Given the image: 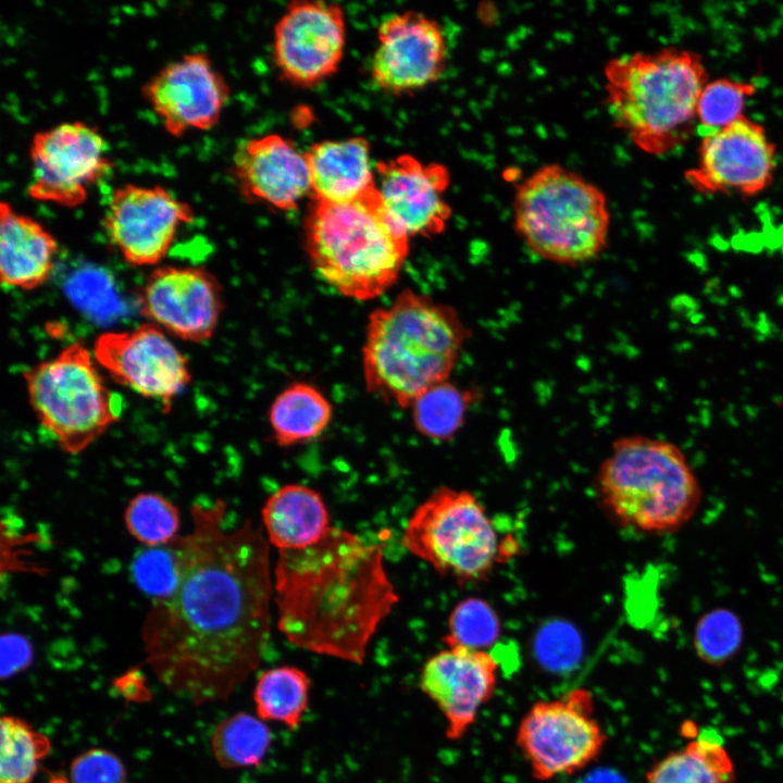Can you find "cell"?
Wrapping results in <instances>:
<instances>
[{
  "label": "cell",
  "instance_id": "9",
  "mask_svg": "<svg viewBox=\"0 0 783 783\" xmlns=\"http://www.w3.org/2000/svg\"><path fill=\"white\" fill-rule=\"evenodd\" d=\"M401 544L460 583L487 577L504 557L497 529L478 498L448 486L435 489L414 509Z\"/></svg>",
  "mask_w": 783,
  "mask_h": 783
},
{
  "label": "cell",
  "instance_id": "11",
  "mask_svg": "<svg viewBox=\"0 0 783 783\" xmlns=\"http://www.w3.org/2000/svg\"><path fill=\"white\" fill-rule=\"evenodd\" d=\"M28 156V196L65 208L84 203L90 188L113 166L104 137L83 121L62 122L34 133Z\"/></svg>",
  "mask_w": 783,
  "mask_h": 783
},
{
  "label": "cell",
  "instance_id": "37",
  "mask_svg": "<svg viewBox=\"0 0 783 783\" xmlns=\"http://www.w3.org/2000/svg\"><path fill=\"white\" fill-rule=\"evenodd\" d=\"M537 654L551 666L570 662L579 652L580 641L574 630L566 623L546 625L536 641Z\"/></svg>",
  "mask_w": 783,
  "mask_h": 783
},
{
  "label": "cell",
  "instance_id": "26",
  "mask_svg": "<svg viewBox=\"0 0 783 783\" xmlns=\"http://www.w3.org/2000/svg\"><path fill=\"white\" fill-rule=\"evenodd\" d=\"M333 407L314 385L295 382L274 398L269 423L275 443L291 447L319 437L328 426Z\"/></svg>",
  "mask_w": 783,
  "mask_h": 783
},
{
  "label": "cell",
  "instance_id": "21",
  "mask_svg": "<svg viewBox=\"0 0 783 783\" xmlns=\"http://www.w3.org/2000/svg\"><path fill=\"white\" fill-rule=\"evenodd\" d=\"M231 170L239 194L252 203L288 211L311 192L306 152L278 134L243 141Z\"/></svg>",
  "mask_w": 783,
  "mask_h": 783
},
{
  "label": "cell",
  "instance_id": "25",
  "mask_svg": "<svg viewBox=\"0 0 783 783\" xmlns=\"http://www.w3.org/2000/svg\"><path fill=\"white\" fill-rule=\"evenodd\" d=\"M646 783H736L732 757L716 732L700 731L682 749L657 760L645 774Z\"/></svg>",
  "mask_w": 783,
  "mask_h": 783
},
{
  "label": "cell",
  "instance_id": "20",
  "mask_svg": "<svg viewBox=\"0 0 783 783\" xmlns=\"http://www.w3.org/2000/svg\"><path fill=\"white\" fill-rule=\"evenodd\" d=\"M499 662L487 650L447 647L430 657L420 674L421 691L446 720V737L461 739L497 688Z\"/></svg>",
  "mask_w": 783,
  "mask_h": 783
},
{
  "label": "cell",
  "instance_id": "19",
  "mask_svg": "<svg viewBox=\"0 0 783 783\" xmlns=\"http://www.w3.org/2000/svg\"><path fill=\"white\" fill-rule=\"evenodd\" d=\"M376 189L393 225L409 239L444 232L451 207L446 200L448 169L400 154L375 164Z\"/></svg>",
  "mask_w": 783,
  "mask_h": 783
},
{
  "label": "cell",
  "instance_id": "12",
  "mask_svg": "<svg viewBox=\"0 0 783 783\" xmlns=\"http://www.w3.org/2000/svg\"><path fill=\"white\" fill-rule=\"evenodd\" d=\"M194 216V208L166 187L126 183L111 191L103 228L125 262L156 268Z\"/></svg>",
  "mask_w": 783,
  "mask_h": 783
},
{
  "label": "cell",
  "instance_id": "28",
  "mask_svg": "<svg viewBox=\"0 0 783 783\" xmlns=\"http://www.w3.org/2000/svg\"><path fill=\"white\" fill-rule=\"evenodd\" d=\"M480 394L476 388L461 387L449 381L430 387L410 406L414 428L433 440L451 439L463 426L467 413Z\"/></svg>",
  "mask_w": 783,
  "mask_h": 783
},
{
  "label": "cell",
  "instance_id": "2",
  "mask_svg": "<svg viewBox=\"0 0 783 783\" xmlns=\"http://www.w3.org/2000/svg\"><path fill=\"white\" fill-rule=\"evenodd\" d=\"M273 587L290 644L356 664L399 601L383 547L336 526L309 547L278 550Z\"/></svg>",
  "mask_w": 783,
  "mask_h": 783
},
{
  "label": "cell",
  "instance_id": "39",
  "mask_svg": "<svg viewBox=\"0 0 783 783\" xmlns=\"http://www.w3.org/2000/svg\"><path fill=\"white\" fill-rule=\"evenodd\" d=\"M680 733L683 737L692 741L698 737L700 730L694 721L686 720L682 722L680 726Z\"/></svg>",
  "mask_w": 783,
  "mask_h": 783
},
{
  "label": "cell",
  "instance_id": "17",
  "mask_svg": "<svg viewBox=\"0 0 783 783\" xmlns=\"http://www.w3.org/2000/svg\"><path fill=\"white\" fill-rule=\"evenodd\" d=\"M229 92L227 80L203 51L165 63L140 87L142 98L174 137L213 127Z\"/></svg>",
  "mask_w": 783,
  "mask_h": 783
},
{
  "label": "cell",
  "instance_id": "29",
  "mask_svg": "<svg viewBox=\"0 0 783 783\" xmlns=\"http://www.w3.org/2000/svg\"><path fill=\"white\" fill-rule=\"evenodd\" d=\"M271 744L270 728L248 712H237L221 721L210 741L214 759L224 769L260 766Z\"/></svg>",
  "mask_w": 783,
  "mask_h": 783
},
{
  "label": "cell",
  "instance_id": "1",
  "mask_svg": "<svg viewBox=\"0 0 783 783\" xmlns=\"http://www.w3.org/2000/svg\"><path fill=\"white\" fill-rule=\"evenodd\" d=\"M225 512L221 498L192 505L190 532L172 543L176 584L140 631L158 681L197 706L226 700L260 666L271 634L270 543L250 521L226 530Z\"/></svg>",
  "mask_w": 783,
  "mask_h": 783
},
{
  "label": "cell",
  "instance_id": "3",
  "mask_svg": "<svg viewBox=\"0 0 783 783\" xmlns=\"http://www.w3.org/2000/svg\"><path fill=\"white\" fill-rule=\"evenodd\" d=\"M470 334L453 307L403 289L368 318L362 347L366 391L410 408L423 391L448 381Z\"/></svg>",
  "mask_w": 783,
  "mask_h": 783
},
{
  "label": "cell",
  "instance_id": "32",
  "mask_svg": "<svg viewBox=\"0 0 783 783\" xmlns=\"http://www.w3.org/2000/svg\"><path fill=\"white\" fill-rule=\"evenodd\" d=\"M744 627L739 617L731 609L714 608L700 616L693 633L697 657L711 667H722L741 651Z\"/></svg>",
  "mask_w": 783,
  "mask_h": 783
},
{
  "label": "cell",
  "instance_id": "14",
  "mask_svg": "<svg viewBox=\"0 0 783 783\" xmlns=\"http://www.w3.org/2000/svg\"><path fill=\"white\" fill-rule=\"evenodd\" d=\"M94 357L117 384L159 401L164 413L191 382L186 356L150 322L101 333L95 340Z\"/></svg>",
  "mask_w": 783,
  "mask_h": 783
},
{
  "label": "cell",
  "instance_id": "30",
  "mask_svg": "<svg viewBox=\"0 0 783 783\" xmlns=\"http://www.w3.org/2000/svg\"><path fill=\"white\" fill-rule=\"evenodd\" d=\"M0 748V783H32L42 758L51 750V742L27 721L2 716Z\"/></svg>",
  "mask_w": 783,
  "mask_h": 783
},
{
  "label": "cell",
  "instance_id": "16",
  "mask_svg": "<svg viewBox=\"0 0 783 783\" xmlns=\"http://www.w3.org/2000/svg\"><path fill=\"white\" fill-rule=\"evenodd\" d=\"M346 45L340 5L323 1L291 2L273 35V59L288 83L313 87L338 69Z\"/></svg>",
  "mask_w": 783,
  "mask_h": 783
},
{
  "label": "cell",
  "instance_id": "24",
  "mask_svg": "<svg viewBox=\"0 0 783 783\" xmlns=\"http://www.w3.org/2000/svg\"><path fill=\"white\" fill-rule=\"evenodd\" d=\"M261 514L265 536L278 550L309 547L332 527L321 494L300 484L284 485L270 495Z\"/></svg>",
  "mask_w": 783,
  "mask_h": 783
},
{
  "label": "cell",
  "instance_id": "10",
  "mask_svg": "<svg viewBox=\"0 0 783 783\" xmlns=\"http://www.w3.org/2000/svg\"><path fill=\"white\" fill-rule=\"evenodd\" d=\"M608 736L596 717L593 694L576 687L534 703L520 720L515 745L533 779L571 775L595 762Z\"/></svg>",
  "mask_w": 783,
  "mask_h": 783
},
{
  "label": "cell",
  "instance_id": "18",
  "mask_svg": "<svg viewBox=\"0 0 783 783\" xmlns=\"http://www.w3.org/2000/svg\"><path fill=\"white\" fill-rule=\"evenodd\" d=\"M446 62L445 35L434 18L406 11L380 24L371 75L383 91L399 96L423 89L442 76Z\"/></svg>",
  "mask_w": 783,
  "mask_h": 783
},
{
  "label": "cell",
  "instance_id": "5",
  "mask_svg": "<svg viewBox=\"0 0 783 783\" xmlns=\"http://www.w3.org/2000/svg\"><path fill=\"white\" fill-rule=\"evenodd\" d=\"M313 271L340 295L375 299L398 279L410 239L387 217L377 189L348 202L313 201L304 219Z\"/></svg>",
  "mask_w": 783,
  "mask_h": 783
},
{
  "label": "cell",
  "instance_id": "6",
  "mask_svg": "<svg viewBox=\"0 0 783 783\" xmlns=\"http://www.w3.org/2000/svg\"><path fill=\"white\" fill-rule=\"evenodd\" d=\"M596 490L602 508L619 525L648 534L682 529L703 496L680 447L635 434L612 443L597 471Z\"/></svg>",
  "mask_w": 783,
  "mask_h": 783
},
{
  "label": "cell",
  "instance_id": "35",
  "mask_svg": "<svg viewBox=\"0 0 783 783\" xmlns=\"http://www.w3.org/2000/svg\"><path fill=\"white\" fill-rule=\"evenodd\" d=\"M132 574L141 592L159 599L167 596L177 581L173 544L145 549L136 555Z\"/></svg>",
  "mask_w": 783,
  "mask_h": 783
},
{
  "label": "cell",
  "instance_id": "8",
  "mask_svg": "<svg viewBox=\"0 0 783 783\" xmlns=\"http://www.w3.org/2000/svg\"><path fill=\"white\" fill-rule=\"evenodd\" d=\"M82 343L23 372L27 398L41 427L61 450L79 453L121 418V403Z\"/></svg>",
  "mask_w": 783,
  "mask_h": 783
},
{
  "label": "cell",
  "instance_id": "36",
  "mask_svg": "<svg viewBox=\"0 0 783 783\" xmlns=\"http://www.w3.org/2000/svg\"><path fill=\"white\" fill-rule=\"evenodd\" d=\"M70 783H127L121 758L109 749L94 747L77 755L69 768Z\"/></svg>",
  "mask_w": 783,
  "mask_h": 783
},
{
  "label": "cell",
  "instance_id": "34",
  "mask_svg": "<svg viewBox=\"0 0 783 783\" xmlns=\"http://www.w3.org/2000/svg\"><path fill=\"white\" fill-rule=\"evenodd\" d=\"M757 86L719 77L704 86L696 109V121L707 133L718 130L741 116L748 98L756 94Z\"/></svg>",
  "mask_w": 783,
  "mask_h": 783
},
{
  "label": "cell",
  "instance_id": "23",
  "mask_svg": "<svg viewBox=\"0 0 783 783\" xmlns=\"http://www.w3.org/2000/svg\"><path fill=\"white\" fill-rule=\"evenodd\" d=\"M366 138L353 136L313 144L306 152L313 201L348 202L376 189Z\"/></svg>",
  "mask_w": 783,
  "mask_h": 783
},
{
  "label": "cell",
  "instance_id": "15",
  "mask_svg": "<svg viewBox=\"0 0 783 783\" xmlns=\"http://www.w3.org/2000/svg\"><path fill=\"white\" fill-rule=\"evenodd\" d=\"M138 311L166 334L189 343L211 339L224 310L223 286L204 266L158 265L142 282Z\"/></svg>",
  "mask_w": 783,
  "mask_h": 783
},
{
  "label": "cell",
  "instance_id": "27",
  "mask_svg": "<svg viewBox=\"0 0 783 783\" xmlns=\"http://www.w3.org/2000/svg\"><path fill=\"white\" fill-rule=\"evenodd\" d=\"M310 687V678L298 667L268 669L260 674L253 689L257 716L290 730L298 729L309 705Z\"/></svg>",
  "mask_w": 783,
  "mask_h": 783
},
{
  "label": "cell",
  "instance_id": "7",
  "mask_svg": "<svg viewBox=\"0 0 783 783\" xmlns=\"http://www.w3.org/2000/svg\"><path fill=\"white\" fill-rule=\"evenodd\" d=\"M610 212L604 191L558 163L536 169L513 197V227L537 257L566 266L598 259L608 244Z\"/></svg>",
  "mask_w": 783,
  "mask_h": 783
},
{
  "label": "cell",
  "instance_id": "31",
  "mask_svg": "<svg viewBox=\"0 0 783 783\" xmlns=\"http://www.w3.org/2000/svg\"><path fill=\"white\" fill-rule=\"evenodd\" d=\"M124 523L133 538L148 548L166 546L178 536L179 511L157 493H139L124 510Z\"/></svg>",
  "mask_w": 783,
  "mask_h": 783
},
{
  "label": "cell",
  "instance_id": "4",
  "mask_svg": "<svg viewBox=\"0 0 783 783\" xmlns=\"http://www.w3.org/2000/svg\"><path fill=\"white\" fill-rule=\"evenodd\" d=\"M707 83L700 54L676 47L622 54L604 67L605 100L613 124L651 156L667 154L691 138Z\"/></svg>",
  "mask_w": 783,
  "mask_h": 783
},
{
  "label": "cell",
  "instance_id": "22",
  "mask_svg": "<svg viewBox=\"0 0 783 783\" xmlns=\"http://www.w3.org/2000/svg\"><path fill=\"white\" fill-rule=\"evenodd\" d=\"M58 241L34 217L0 202V276L3 286L33 290L46 284L55 268Z\"/></svg>",
  "mask_w": 783,
  "mask_h": 783
},
{
  "label": "cell",
  "instance_id": "13",
  "mask_svg": "<svg viewBox=\"0 0 783 783\" xmlns=\"http://www.w3.org/2000/svg\"><path fill=\"white\" fill-rule=\"evenodd\" d=\"M776 169V147L765 127L743 115L707 133L698 146L697 164L684 172L696 192L755 197L771 186Z\"/></svg>",
  "mask_w": 783,
  "mask_h": 783
},
{
  "label": "cell",
  "instance_id": "38",
  "mask_svg": "<svg viewBox=\"0 0 783 783\" xmlns=\"http://www.w3.org/2000/svg\"><path fill=\"white\" fill-rule=\"evenodd\" d=\"M2 667H8L2 671L9 674L16 672L18 669L26 667L32 659L30 644L21 635L7 634L2 636Z\"/></svg>",
  "mask_w": 783,
  "mask_h": 783
},
{
  "label": "cell",
  "instance_id": "33",
  "mask_svg": "<svg viewBox=\"0 0 783 783\" xmlns=\"http://www.w3.org/2000/svg\"><path fill=\"white\" fill-rule=\"evenodd\" d=\"M500 630L495 609L484 599L470 597L452 609L444 642L447 647L486 650L497 642Z\"/></svg>",
  "mask_w": 783,
  "mask_h": 783
}]
</instances>
